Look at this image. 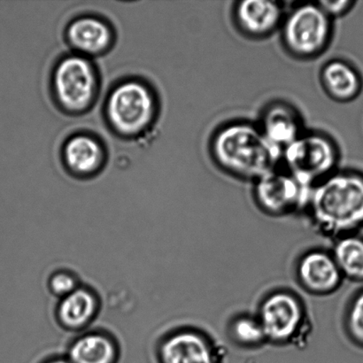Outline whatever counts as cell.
Masks as SVG:
<instances>
[{
  "instance_id": "obj_1",
  "label": "cell",
  "mask_w": 363,
  "mask_h": 363,
  "mask_svg": "<svg viewBox=\"0 0 363 363\" xmlns=\"http://www.w3.org/2000/svg\"><path fill=\"white\" fill-rule=\"evenodd\" d=\"M210 157L226 175L254 183L281 165L282 150L270 143L256 123L230 121L210 138Z\"/></svg>"
},
{
  "instance_id": "obj_2",
  "label": "cell",
  "mask_w": 363,
  "mask_h": 363,
  "mask_svg": "<svg viewBox=\"0 0 363 363\" xmlns=\"http://www.w3.org/2000/svg\"><path fill=\"white\" fill-rule=\"evenodd\" d=\"M306 215L321 236L336 240L363 230V173L337 169L312 187Z\"/></svg>"
},
{
  "instance_id": "obj_3",
  "label": "cell",
  "mask_w": 363,
  "mask_h": 363,
  "mask_svg": "<svg viewBox=\"0 0 363 363\" xmlns=\"http://www.w3.org/2000/svg\"><path fill=\"white\" fill-rule=\"evenodd\" d=\"M267 343L275 347L300 346L311 332L307 305L300 294L287 287L267 291L255 311Z\"/></svg>"
},
{
  "instance_id": "obj_4",
  "label": "cell",
  "mask_w": 363,
  "mask_h": 363,
  "mask_svg": "<svg viewBox=\"0 0 363 363\" xmlns=\"http://www.w3.org/2000/svg\"><path fill=\"white\" fill-rule=\"evenodd\" d=\"M333 21L318 2H301L288 10L280 28L284 51L298 60H313L332 44Z\"/></svg>"
},
{
  "instance_id": "obj_5",
  "label": "cell",
  "mask_w": 363,
  "mask_h": 363,
  "mask_svg": "<svg viewBox=\"0 0 363 363\" xmlns=\"http://www.w3.org/2000/svg\"><path fill=\"white\" fill-rule=\"evenodd\" d=\"M339 145L321 130H306L282 151L281 167L306 186L318 182L340 169Z\"/></svg>"
},
{
  "instance_id": "obj_6",
  "label": "cell",
  "mask_w": 363,
  "mask_h": 363,
  "mask_svg": "<svg viewBox=\"0 0 363 363\" xmlns=\"http://www.w3.org/2000/svg\"><path fill=\"white\" fill-rule=\"evenodd\" d=\"M311 190L279 166L252 183V196L263 215L283 218L306 213Z\"/></svg>"
},
{
  "instance_id": "obj_7",
  "label": "cell",
  "mask_w": 363,
  "mask_h": 363,
  "mask_svg": "<svg viewBox=\"0 0 363 363\" xmlns=\"http://www.w3.org/2000/svg\"><path fill=\"white\" fill-rule=\"evenodd\" d=\"M155 111L154 94L138 81H127L116 86L106 104L110 124L123 136L143 133L154 121Z\"/></svg>"
},
{
  "instance_id": "obj_8",
  "label": "cell",
  "mask_w": 363,
  "mask_h": 363,
  "mask_svg": "<svg viewBox=\"0 0 363 363\" xmlns=\"http://www.w3.org/2000/svg\"><path fill=\"white\" fill-rule=\"evenodd\" d=\"M158 363H224L222 348L208 332L191 325L176 327L156 347Z\"/></svg>"
},
{
  "instance_id": "obj_9",
  "label": "cell",
  "mask_w": 363,
  "mask_h": 363,
  "mask_svg": "<svg viewBox=\"0 0 363 363\" xmlns=\"http://www.w3.org/2000/svg\"><path fill=\"white\" fill-rule=\"evenodd\" d=\"M57 101L67 111H84L92 104L98 91L97 73L90 60L73 55L60 60L53 73Z\"/></svg>"
},
{
  "instance_id": "obj_10",
  "label": "cell",
  "mask_w": 363,
  "mask_h": 363,
  "mask_svg": "<svg viewBox=\"0 0 363 363\" xmlns=\"http://www.w3.org/2000/svg\"><path fill=\"white\" fill-rule=\"evenodd\" d=\"M294 277L304 293L328 297L342 286L344 277L330 249L311 247L301 252L294 264Z\"/></svg>"
},
{
  "instance_id": "obj_11",
  "label": "cell",
  "mask_w": 363,
  "mask_h": 363,
  "mask_svg": "<svg viewBox=\"0 0 363 363\" xmlns=\"http://www.w3.org/2000/svg\"><path fill=\"white\" fill-rule=\"evenodd\" d=\"M286 12L283 1L241 0L234 3L231 16L241 35L252 40H263L280 30Z\"/></svg>"
},
{
  "instance_id": "obj_12",
  "label": "cell",
  "mask_w": 363,
  "mask_h": 363,
  "mask_svg": "<svg viewBox=\"0 0 363 363\" xmlns=\"http://www.w3.org/2000/svg\"><path fill=\"white\" fill-rule=\"evenodd\" d=\"M101 311V300L97 291L82 284L72 294L58 301L55 316L60 328L77 335L90 330Z\"/></svg>"
},
{
  "instance_id": "obj_13",
  "label": "cell",
  "mask_w": 363,
  "mask_h": 363,
  "mask_svg": "<svg viewBox=\"0 0 363 363\" xmlns=\"http://www.w3.org/2000/svg\"><path fill=\"white\" fill-rule=\"evenodd\" d=\"M256 123L267 140L282 151L306 130L303 117L298 110L283 101L267 104Z\"/></svg>"
},
{
  "instance_id": "obj_14",
  "label": "cell",
  "mask_w": 363,
  "mask_h": 363,
  "mask_svg": "<svg viewBox=\"0 0 363 363\" xmlns=\"http://www.w3.org/2000/svg\"><path fill=\"white\" fill-rule=\"evenodd\" d=\"M65 355L71 363H118L121 346L108 330L90 329L71 340Z\"/></svg>"
},
{
  "instance_id": "obj_15",
  "label": "cell",
  "mask_w": 363,
  "mask_h": 363,
  "mask_svg": "<svg viewBox=\"0 0 363 363\" xmlns=\"http://www.w3.org/2000/svg\"><path fill=\"white\" fill-rule=\"evenodd\" d=\"M323 91L337 103H350L361 95L363 79L353 64L342 59H333L323 64L319 73Z\"/></svg>"
},
{
  "instance_id": "obj_16",
  "label": "cell",
  "mask_w": 363,
  "mask_h": 363,
  "mask_svg": "<svg viewBox=\"0 0 363 363\" xmlns=\"http://www.w3.org/2000/svg\"><path fill=\"white\" fill-rule=\"evenodd\" d=\"M70 45L85 55H99L108 49L113 40L111 28L99 18L84 16L70 23L67 30Z\"/></svg>"
},
{
  "instance_id": "obj_17",
  "label": "cell",
  "mask_w": 363,
  "mask_h": 363,
  "mask_svg": "<svg viewBox=\"0 0 363 363\" xmlns=\"http://www.w3.org/2000/svg\"><path fill=\"white\" fill-rule=\"evenodd\" d=\"M64 162L78 176H89L97 172L104 160V150L97 140L80 134L70 138L63 149Z\"/></svg>"
},
{
  "instance_id": "obj_18",
  "label": "cell",
  "mask_w": 363,
  "mask_h": 363,
  "mask_svg": "<svg viewBox=\"0 0 363 363\" xmlns=\"http://www.w3.org/2000/svg\"><path fill=\"white\" fill-rule=\"evenodd\" d=\"M330 250L344 279L363 284V235L354 233L336 238Z\"/></svg>"
},
{
  "instance_id": "obj_19",
  "label": "cell",
  "mask_w": 363,
  "mask_h": 363,
  "mask_svg": "<svg viewBox=\"0 0 363 363\" xmlns=\"http://www.w3.org/2000/svg\"><path fill=\"white\" fill-rule=\"evenodd\" d=\"M226 333L231 343L245 350H255L268 345L255 313H238L230 318Z\"/></svg>"
},
{
  "instance_id": "obj_20",
  "label": "cell",
  "mask_w": 363,
  "mask_h": 363,
  "mask_svg": "<svg viewBox=\"0 0 363 363\" xmlns=\"http://www.w3.org/2000/svg\"><path fill=\"white\" fill-rule=\"evenodd\" d=\"M341 321L347 340L363 350V286L347 301Z\"/></svg>"
},
{
  "instance_id": "obj_21",
  "label": "cell",
  "mask_w": 363,
  "mask_h": 363,
  "mask_svg": "<svg viewBox=\"0 0 363 363\" xmlns=\"http://www.w3.org/2000/svg\"><path fill=\"white\" fill-rule=\"evenodd\" d=\"M82 284L76 273L66 269L55 270L48 279L49 293L58 301L72 294Z\"/></svg>"
},
{
  "instance_id": "obj_22",
  "label": "cell",
  "mask_w": 363,
  "mask_h": 363,
  "mask_svg": "<svg viewBox=\"0 0 363 363\" xmlns=\"http://www.w3.org/2000/svg\"><path fill=\"white\" fill-rule=\"evenodd\" d=\"M318 3L333 21L347 16L357 5V2L351 1V0H340V1L325 0V1H318Z\"/></svg>"
},
{
  "instance_id": "obj_23",
  "label": "cell",
  "mask_w": 363,
  "mask_h": 363,
  "mask_svg": "<svg viewBox=\"0 0 363 363\" xmlns=\"http://www.w3.org/2000/svg\"><path fill=\"white\" fill-rule=\"evenodd\" d=\"M41 363H71L69 359L66 357V355H53L46 358L45 360Z\"/></svg>"
}]
</instances>
